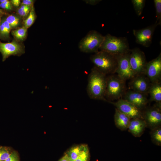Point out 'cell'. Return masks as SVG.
Returning <instances> with one entry per match:
<instances>
[{"instance_id": "obj_38", "label": "cell", "mask_w": 161, "mask_h": 161, "mask_svg": "<svg viewBox=\"0 0 161 161\" xmlns=\"http://www.w3.org/2000/svg\"><path fill=\"white\" fill-rule=\"evenodd\" d=\"M1 15H0V24H1Z\"/></svg>"}, {"instance_id": "obj_11", "label": "cell", "mask_w": 161, "mask_h": 161, "mask_svg": "<svg viewBox=\"0 0 161 161\" xmlns=\"http://www.w3.org/2000/svg\"><path fill=\"white\" fill-rule=\"evenodd\" d=\"M148 95L130 89L126 91L122 98L133 104L139 110L143 111L146 108L148 102Z\"/></svg>"}, {"instance_id": "obj_17", "label": "cell", "mask_w": 161, "mask_h": 161, "mask_svg": "<svg viewBox=\"0 0 161 161\" xmlns=\"http://www.w3.org/2000/svg\"><path fill=\"white\" fill-rule=\"evenodd\" d=\"M148 94L150 96L149 101H154L157 103L161 104V81L151 83Z\"/></svg>"}, {"instance_id": "obj_8", "label": "cell", "mask_w": 161, "mask_h": 161, "mask_svg": "<svg viewBox=\"0 0 161 161\" xmlns=\"http://www.w3.org/2000/svg\"><path fill=\"white\" fill-rule=\"evenodd\" d=\"M143 118L151 129L161 126V104L157 103L154 106L146 108L143 112Z\"/></svg>"}, {"instance_id": "obj_24", "label": "cell", "mask_w": 161, "mask_h": 161, "mask_svg": "<svg viewBox=\"0 0 161 161\" xmlns=\"http://www.w3.org/2000/svg\"><path fill=\"white\" fill-rule=\"evenodd\" d=\"M5 20L12 28L16 27L19 24L20 20L19 18L13 15L8 16Z\"/></svg>"}, {"instance_id": "obj_26", "label": "cell", "mask_w": 161, "mask_h": 161, "mask_svg": "<svg viewBox=\"0 0 161 161\" xmlns=\"http://www.w3.org/2000/svg\"><path fill=\"white\" fill-rule=\"evenodd\" d=\"M32 7V6L21 5L17 9V13L21 16L25 17L29 14Z\"/></svg>"}, {"instance_id": "obj_2", "label": "cell", "mask_w": 161, "mask_h": 161, "mask_svg": "<svg viewBox=\"0 0 161 161\" xmlns=\"http://www.w3.org/2000/svg\"><path fill=\"white\" fill-rule=\"evenodd\" d=\"M90 59L94 67L106 75L115 73L117 62L115 55L100 51L91 55Z\"/></svg>"}, {"instance_id": "obj_18", "label": "cell", "mask_w": 161, "mask_h": 161, "mask_svg": "<svg viewBox=\"0 0 161 161\" xmlns=\"http://www.w3.org/2000/svg\"><path fill=\"white\" fill-rule=\"evenodd\" d=\"M86 145H78L71 148L66 154L71 161L76 160L83 150Z\"/></svg>"}, {"instance_id": "obj_9", "label": "cell", "mask_w": 161, "mask_h": 161, "mask_svg": "<svg viewBox=\"0 0 161 161\" xmlns=\"http://www.w3.org/2000/svg\"><path fill=\"white\" fill-rule=\"evenodd\" d=\"M108 102L114 105L116 108L131 119H143V111L139 110L133 104L122 98L115 102L109 101Z\"/></svg>"}, {"instance_id": "obj_21", "label": "cell", "mask_w": 161, "mask_h": 161, "mask_svg": "<svg viewBox=\"0 0 161 161\" xmlns=\"http://www.w3.org/2000/svg\"><path fill=\"white\" fill-rule=\"evenodd\" d=\"M134 9L138 16L141 15L145 6V0H132L131 1Z\"/></svg>"}, {"instance_id": "obj_27", "label": "cell", "mask_w": 161, "mask_h": 161, "mask_svg": "<svg viewBox=\"0 0 161 161\" xmlns=\"http://www.w3.org/2000/svg\"><path fill=\"white\" fill-rule=\"evenodd\" d=\"M12 152L8 148L0 147V161H4L10 155Z\"/></svg>"}, {"instance_id": "obj_33", "label": "cell", "mask_w": 161, "mask_h": 161, "mask_svg": "<svg viewBox=\"0 0 161 161\" xmlns=\"http://www.w3.org/2000/svg\"><path fill=\"white\" fill-rule=\"evenodd\" d=\"M34 2L32 0H23L22 1L21 5L32 6L33 5Z\"/></svg>"}, {"instance_id": "obj_14", "label": "cell", "mask_w": 161, "mask_h": 161, "mask_svg": "<svg viewBox=\"0 0 161 161\" xmlns=\"http://www.w3.org/2000/svg\"><path fill=\"white\" fill-rule=\"evenodd\" d=\"M0 52L2 56V61H4L11 55L19 56L24 52L21 45L13 40L7 43H3L0 41Z\"/></svg>"}, {"instance_id": "obj_7", "label": "cell", "mask_w": 161, "mask_h": 161, "mask_svg": "<svg viewBox=\"0 0 161 161\" xmlns=\"http://www.w3.org/2000/svg\"><path fill=\"white\" fill-rule=\"evenodd\" d=\"M130 50L126 53L115 55L117 62L115 73L121 78L126 80L130 79L135 76L129 62Z\"/></svg>"}, {"instance_id": "obj_32", "label": "cell", "mask_w": 161, "mask_h": 161, "mask_svg": "<svg viewBox=\"0 0 161 161\" xmlns=\"http://www.w3.org/2000/svg\"><path fill=\"white\" fill-rule=\"evenodd\" d=\"M83 1L87 4L92 5H95L98 4L101 0H83Z\"/></svg>"}, {"instance_id": "obj_19", "label": "cell", "mask_w": 161, "mask_h": 161, "mask_svg": "<svg viewBox=\"0 0 161 161\" xmlns=\"http://www.w3.org/2000/svg\"><path fill=\"white\" fill-rule=\"evenodd\" d=\"M152 142L155 145H161V127L160 126L151 129L150 132Z\"/></svg>"}, {"instance_id": "obj_4", "label": "cell", "mask_w": 161, "mask_h": 161, "mask_svg": "<svg viewBox=\"0 0 161 161\" xmlns=\"http://www.w3.org/2000/svg\"><path fill=\"white\" fill-rule=\"evenodd\" d=\"M126 81L117 74L107 76L105 98L107 102L122 98L126 91Z\"/></svg>"}, {"instance_id": "obj_22", "label": "cell", "mask_w": 161, "mask_h": 161, "mask_svg": "<svg viewBox=\"0 0 161 161\" xmlns=\"http://www.w3.org/2000/svg\"><path fill=\"white\" fill-rule=\"evenodd\" d=\"M35 15L33 5L32 6L27 18L24 21V26L28 28L31 26L35 21Z\"/></svg>"}, {"instance_id": "obj_5", "label": "cell", "mask_w": 161, "mask_h": 161, "mask_svg": "<svg viewBox=\"0 0 161 161\" xmlns=\"http://www.w3.org/2000/svg\"><path fill=\"white\" fill-rule=\"evenodd\" d=\"M104 36L95 30L90 31L78 43L80 51L86 53L97 52L103 40Z\"/></svg>"}, {"instance_id": "obj_6", "label": "cell", "mask_w": 161, "mask_h": 161, "mask_svg": "<svg viewBox=\"0 0 161 161\" xmlns=\"http://www.w3.org/2000/svg\"><path fill=\"white\" fill-rule=\"evenodd\" d=\"M129 62L135 76L145 74L147 62L144 53L140 49L135 48L130 50Z\"/></svg>"}, {"instance_id": "obj_13", "label": "cell", "mask_w": 161, "mask_h": 161, "mask_svg": "<svg viewBox=\"0 0 161 161\" xmlns=\"http://www.w3.org/2000/svg\"><path fill=\"white\" fill-rule=\"evenodd\" d=\"M130 80L129 85L130 89L148 94L151 83L145 74L135 75Z\"/></svg>"}, {"instance_id": "obj_16", "label": "cell", "mask_w": 161, "mask_h": 161, "mask_svg": "<svg viewBox=\"0 0 161 161\" xmlns=\"http://www.w3.org/2000/svg\"><path fill=\"white\" fill-rule=\"evenodd\" d=\"M116 127L121 131L128 129L131 119L115 108L114 116Z\"/></svg>"}, {"instance_id": "obj_31", "label": "cell", "mask_w": 161, "mask_h": 161, "mask_svg": "<svg viewBox=\"0 0 161 161\" xmlns=\"http://www.w3.org/2000/svg\"><path fill=\"white\" fill-rule=\"evenodd\" d=\"M0 38H7L4 24L1 21L0 25Z\"/></svg>"}, {"instance_id": "obj_25", "label": "cell", "mask_w": 161, "mask_h": 161, "mask_svg": "<svg viewBox=\"0 0 161 161\" xmlns=\"http://www.w3.org/2000/svg\"><path fill=\"white\" fill-rule=\"evenodd\" d=\"M89 157V150L88 147L86 145L80 154L74 161H88Z\"/></svg>"}, {"instance_id": "obj_10", "label": "cell", "mask_w": 161, "mask_h": 161, "mask_svg": "<svg viewBox=\"0 0 161 161\" xmlns=\"http://www.w3.org/2000/svg\"><path fill=\"white\" fill-rule=\"evenodd\" d=\"M158 26L156 23L144 28L133 30V32L136 42L144 47H149L151 43L156 28Z\"/></svg>"}, {"instance_id": "obj_23", "label": "cell", "mask_w": 161, "mask_h": 161, "mask_svg": "<svg viewBox=\"0 0 161 161\" xmlns=\"http://www.w3.org/2000/svg\"><path fill=\"white\" fill-rule=\"evenodd\" d=\"M155 8L156 21L155 23L158 25H161V0H154Z\"/></svg>"}, {"instance_id": "obj_29", "label": "cell", "mask_w": 161, "mask_h": 161, "mask_svg": "<svg viewBox=\"0 0 161 161\" xmlns=\"http://www.w3.org/2000/svg\"><path fill=\"white\" fill-rule=\"evenodd\" d=\"M0 7L7 10H11L12 7L10 2L7 0L3 3L0 4Z\"/></svg>"}, {"instance_id": "obj_35", "label": "cell", "mask_w": 161, "mask_h": 161, "mask_svg": "<svg viewBox=\"0 0 161 161\" xmlns=\"http://www.w3.org/2000/svg\"><path fill=\"white\" fill-rule=\"evenodd\" d=\"M58 161H71L67 155L66 154Z\"/></svg>"}, {"instance_id": "obj_12", "label": "cell", "mask_w": 161, "mask_h": 161, "mask_svg": "<svg viewBox=\"0 0 161 161\" xmlns=\"http://www.w3.org/2000/svg\"><path fill=\"white\" fill-rule=\"evenodd\" d=\"M145 74L151 83L161 81V53L156 58L147 62Z\"/></svg>"}, {"instance_id": "obj_15", "label": "cell", "mask_w": 161, "mask_h": 161, "mask_svg": "<svg viewBox=\"0 0 161 161\" xmlns=\"http://www.w3.org/2000/svg\"><path fill=\"white\" fill-rule=\"evenodd\" d=\"M146 127V124L143 119H132L130 120L128 129L133 136L140 137L143 134Z\"/></svg>"}, {"instance_id": "obj_20", "label": "cell", "mask_w": 161, "mask_h": 161, "mask_svg": "<svg viewBox=\"0 0 161 161\" xmlns=\"http://www.w3.org/2000/svg\"><path fill=\"white\" fill-rule=\"evenodd\" d=\"M27 28L24 26L14 30L12 32L13 35L18 40L23 41L26 38Z\"/></svg>"}, {"instance_id": "obj_28", "label": "cell", "mask_w": 161, "mask_h": 161, "mask_svg": "<svg viewBox=\"0 0 161 161\" xmlns=\"http://www.w3.org/2000/svg\"><path fill=\"white\" fill-rule=\"evenodd\" d=\"M4 161H19L18 155L16 152H12L10 156Z\"/></svg>"}, {"instance_id": "obj_36", "label": "cell", "mask_w": 161, "mask_h": 161, "mask_svg": "<svg viewBox=\"0 0 161 161\" xmlns=\"http://www.w3.org/2000/svg\"><path fill=\"white\" fill-rule=\"evenodd\" d=\"M6 13L3 11V10L0 9V15H3L5 14Z\"/></svg>"}, {"instance_id": "obj_30", "label": "cell", "mask_w": 161, "mask_h": 161, "mask_svg": "<svg viewBox=\"0 0 161 161\" xmlns=\"http://www.w3.org/2000/svg\"><path fill=\"white\" fill-rule=\"evenodd\" d=\"M2 21L4 24L7 37L8 38L9 37L10 32L12 28L6 20L4 19Z\"/></svg>"}, {"instance_id": "obj_37", "label": "cell", "mask_w": 161, "mask_h": 161, "mask_svg": "<svg viewBox=\"0 0 161 161\" xmlns=\"http://www.w3.org/2000/svg\"><path fill=\"white\" fill-rule=\"evenodd\" d=\"M7 1V0H0V3H3L5 1Z\"/></svg>"}, {"instance_id": "obj_34", "label": "cell", "mask_w": 161, "mask_h": 161, "mask_svg": "<svg viewBox=\"0 0 161 161\" xmlns=\"http://www.w3.org/2000/svg\"><path fill=\"white\" fill-rule=\"evenodd\" d=\"M11 3L14 6L17 7L20 4V1L19 0H12L10 1Z\"/></svg>"}, {"instance_id": "obj_3", "label": "cell", "mask_w": 161, "mask_h": 161, "mask_svg": "<svg viewBox=\"0 0 161 161\" xmlns=\"http://www.w3.org/2000/svg\"><path fill=\"white\" fill-rule=\"evenodd\" d=\"M99 49L114 55L126 53L130 50L126 38L118 37L109 34L104 36Z\"/></svg>"}, {"instance_id": "obj_1", "label": "cell", "mask_w": 161, "mask_h": 161, "mask_svg": "<svg viewBox=\"0 0 161 161\" xmlns=\"http://www.w3.org/2000/svg\"><path fill=\"white\" fill-rule=\"evenodd\" d=\"M107 75L94 67L89 75L87 92L92 99L107 102L105 98Z\"/></svg>"}]
</instances>
